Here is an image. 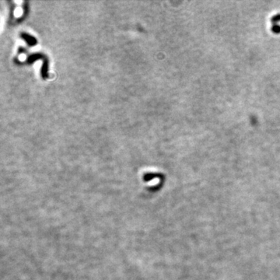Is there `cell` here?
<instances>
[{"label":"cell","mask_w":280,"mask_h":280,"mask_svg":"<svg viewBox=\"0 0 280 280\" xmlns=\"http://www.w3.org/2000/svg\"><path fill=\"white\" fill-rule=\"evenodd\" d=\"M21 37H22L24 40H26L27 42V44H29L30 46V45H33V44H35V43H36V40H35L33 37H30L27 33H21Z\"/></svg>","instance_id":"cell-1"},{"label":"cell","mask_w":280,"mask_h":280,"mask_svg":"<svg viewBox=\"0 0 280 280\" xmlns=\"http://www.w3.org/2000/svg\"><path fill=\"white\" fill-rule=\"evenodd\" d=\"M279 21H280V13H278V14L275 15L274 17H272V19H271V22L272 25L277 24V23L279 22Z\"/></svg>","instance_id":"cell-2"},{"label":"cell","mask_w":280,"mask_h":280,"mask_svg":"<svg viewBox=\"0 0 280 280\" xmlns=\"http://www.w3.org/2000/svg\"><path fill=\"white\" fill-rule=\"evenodd\" d=\"M272 31L274 33H280V26L278 24H275L272 26Z\"/></svg>","instance_id":"cell-3"}]
</instances>
